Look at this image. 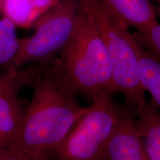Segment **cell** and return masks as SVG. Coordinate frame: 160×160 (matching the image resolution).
<instances>
[{
  "instance_id": "cell-1",
  "label": "cell",
  "mask_w": 160,
  "mask_h": 160,
  "mask_svg": "<svg viewBox=\"0 0 160 160\" xmlns=\"http://www.w3.org/2000/svg\"><path fill=\"white\" fill-rule=\"evenodd\" d=\"M44 74L36 82L33 94L24 111L17 135L5 147L37 157H51L82 115L75 93L45 62Z\"/></svg>"
},
{
  "instance_id": "cell-2",
  "label": "cell",
  "mask_w": 160,
  "mask_h": 160,
  "mask_svg": "<svg viewBox=\"0 0 160 160\" xmlns=\"http://www.w3.org/2000/svg\"><path fill=\"white\" fill-rule=\"evenodd\" d=\"M51 63L75 94L81 93L92 99L116 92L105 43L93 19L84 8L74 34Z\"/></svg>"
},
{
  "instance_id": "cell-3",
  "label": "cell",
  "mask_w": 160,
  "mask_h": 160,
  "mask_svg": "<svg viewBox=\"0 0 160 160\" xmlns=\"http://www.w3.org/2000/svg\"><path fill=\"white\" fill-rule=\"evenodd\" d=\"M97 25L107 49L116 92L134 108L146 102L139 73L141 45L128 27L118 20L101 0H80Z\"/></svg>"
},
{
  "instance_id": "cell-4",
  "label": "cell",
  "mask_w": 160,
  "mask_h": 160,
  "mask_svg": "<svg viewBox=\"0 0 160 160\" xmlns=\"http://www.w3.org/2000/svg\"><path fill=\"white\" fill-rule=\"evenodd\" d=\"M83 8L80 0H61L38 19L28 37L19 39L15 57L8 65L17 71L29 64H42L55 59L74 34Z\"/></svg>"
},
{
  "instance_id": "cell-5",
  "label": "cell",
  "mask_w": 160,
  "mask_h": 160,
  "mask_svg": "<svg viewBox=\"0 0 160 160\" xmlns=\"http://www.w3.org/2000/svg\"><path fill=\"white\" fill-rule=\"evenodd\" d=\"M111 93L92 99L53 154L58 160H100L119 122L121 108Z\"/></svg>"
},
{
  "instance_id": "cell-6",
  "label": "cell",
  "mask_w": 160,
  "mask_h": 160,
  "mask_svg": "<svg viewBox=\"0 0 160 160\" xmlns=\"http://www.w3.org/2000/svg\"><path fill=\"white\" fill-rule=\"evenodd\" d=\"M120 108L119 122L100 160H149L135 113L128 108Z\"/></svg>"
},
{
  "instance_id": "cell-7",
  "label": "cell",
  "mask_w": 160,
  "mask_h": 160,
  "mask_svg": "<svg viewBox=\"0 0 160 160\" xmlns=\"http://www.w3.org/2000/svg\"><path fill=\"white\" fill-rule=\"evenodd\" d=\"M17 77V71L10 70L0 74V140L3 147L17 135L24 115Z\"/></svg>"
},
{
  "instance_id": "cell-8",
  "label": "cell",
  "mask_w": 160,
  "mask_h": 160,
  "mask_svg": "<svg viewBox=\"0 0 160 160\" xmlns=\"http://www.w3.org/2000/svg\"><path fill=\"white\" fill-rule=\"evenodd\" d=\"M122 23L136 30L158 21L156 4L151 0H101Z\"/></svg>"
},
{
  "instance_id": "cell-9",
  "label": "cell",
  "mask_w": 160,
  "mask_h": 160,
  "mask_svg": "<svg viewBox=\"0 0 160 160\" xmlns=\"http://www.w3.org/2000/svg\"><path fill=\"white\" fill-rule=\"evenodd\" d=\"M61 0H0V13L17 27H33L40 17Z\"/></svg>"
},
{
  "instance_id": "cell-10",
  "label": "cell",
  "mask_w": 160,
  "mask_h": 160,
  "mask_svg": "<svg viewBox=\"0 0 160 160\" xmlns=\"http://www.w3.org/2000/svg\"><path fill=\"white\" fill-rule=\"evenodd\" d=\"M134 113L149 160H160V110L151 100L136 108Z\"/></svg>"
},
{
  "instance_id": "cell-11",
  "label": "cell",
  "mask_w": 160,
  "mask_h": 160,
  "mask_svg": "<svg viewBox=\"0 0 160 160\" xmlns=\"http://www.w3.org/2000/svg\"><path fill=\"white\" fill-rule=\"evenodd\" d=\"M139 73L143 88L160 110V62L142 47L139 56Z\"/></svg>"
},
{
  "instance_id": "cell-12",
  "label": "cell",
  "mask_w": 160,
  "mask_h": 160,
  "mask_svg": "<svg viewBox=\"0 0 160 160\" xmlns=\"http://www.w3.org/2000/svg\"><path fill=\"white\" fill-rule=\"evenodd\" d=\"M17 28L7 18L0 19V65H8L17 54L19 43Z\"/></svg>"
},
{
  "instance_id": "cell-13",
  "label": "cell",
  "mask_w": 160,
  "mask_h": 160,
  "mask_svg": "<svg viewBox=\"0 0 160 160\" xmlns=\"http://www.w3.org/2000/svg\"><path fill=\"white\" fill-rule=\"evenodd\" d=\"M136 39L146 51L160 62V22L136 30L133 33Z\"/></svg>"
},
{
  "instance_id": "cell-14",
  "label": "cell",
  "mask_w": 160,
  "mask_h": 160,
  "mask_svg": "<svg viewBox=\"0 0 160 160\" xmlns=\"http://www.w3.org/2000/svg\"><path fill=\"white\" fill-rule=\"evenodd\" d=\"M0 160H51V158L37 157L14 151L7 147H0Z\"/></svg>"
},
{
  "instance_id": "cell-15",
  "label": "cell",
  "mask_w": 160,
  "mask_h": 160,
  "mask_svg": "<svg viewBox=\"0 0 160 160\" xmlns=\"http://www.w3.org/2000/svg\"><path fill=\"white\" fill-rule=\"evenodd\" d=\"M156 13H157V17H160V5H156Z\"/></svg>"
},
{
  "instance_id": "cell-16",
  "label": "cell",
  "mask_w": 160,
  "mask_h": 160,
  "mask_svg": "<svg viewBox=\"0 0 160 160\" xmlns=\"http://www.w3.org/2000/svg\"><path fill=\"white\" fill-rule=\"evenodd\" d=\"M151 1L156 4V5H160V0H151Z\"/></svg>"
},
{
  "instance_id": "cell-17",
  "label": "cell",
  "mask_w": 160,
  "mask_h": 160,
  "mask_svg": "<svg viewBox=\"0 0 160 160\" xmlns=\"http://www.w3.org/2000/svg\"><path fill=\"white\" fill-rule=\"evenodd\" d=\"M0 147H3L2 145V142H1V140H0Z\"/></svg>"
}]
</instances>
